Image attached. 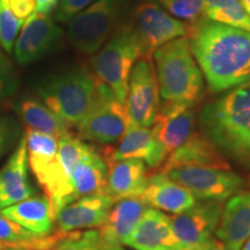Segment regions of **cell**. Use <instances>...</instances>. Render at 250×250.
Returning <instances> with one entry per match:
<instances>
[{
  "label": "cell",
  "instance_id": "cell-1",
  "mask_svg": "<svg viewBox=\"0 0 250 250\" xmlns=\"http://www.w3.org/2000/svg\"><path fill=\"white\" fill-rule=\"evenodd\" d=\"M190 49L212 93L250 81V33L205 18L191 24Z\"/></svg>",
  "mask_w": 250,
  "mask_h": 250
},
{
  "label": "cell",
  "instance_id": "cell-2",
  "mask_svg": "<svg viewBox=\"0 0 250 250\" xmlns=\"http://www.w3.org/2000/svg\"><path fill=\"white\" fill-rule=\"evenodd\" d=\"M199 125L225 158L250 168V81L205 103Z\"/></svg>",
  "mask_w": 250,
  "mask_h": 250
},
{
  "label": "cell",
  "instance_id": "cell-3",
  "mask_svg": "<svg viewBox=\"0 0 250 250\" xmlns=\"http://www.w3.org/2000/svg\"><path fill=\"white\" fill-rule=\"evenodd\" d=\"M160 104L191 108L204 93V77L188 37L166 43L153 54Z\"/></svg>",
  "mask_w": 250,
  "mask_h": 250
},
{
  "label": "cell",
  "instance_id": "cell-4",
  "mask_svg": "<svg viewBox=\"0 0 250 250\" xmlns=\"http://www.w3.org/2000/svg\"><path fill=\"white\" fill-rule=\"evenodd\" d=\"M100 80L87 67L50 78L39 88L43 103L70 126L79 125L99 99Z\"/></svg>",
  "mask_w": 250,
  "mask_h": 250
},
{
  "label": "cell",
  "instance_id": "cell-5",
  "mask_svg": "<svg viewBox=\"0 0 250 250\" xmlns=\"http://www.w3.org/2000/svg\"><path fill=\"white\" fill-rule=\"evenodd\" d=\"M134 0H96L68 22L67 37L81 54L94 55L124 23Z\"/></svg>",
  "mask_w": 250,
  "mask_h": 250
},
{
  "label": "cell",
  "instance_id": "cell-6",
  "mask_svg": "<svg viewBox=\"0 0 250 250\" xmlns=\"http://www.w3.org/2000/svg\"><path fill=\"white\" fill-rule=\"evenodd\" d=\"M143 56L131 21L124 22L90 58L94 76L105 83L118 101L126 102L129 77L134 62Z\"/></svg>",
  "mask_w": 250,
  "mask_h": 250
},
{
  "label": "cell",
  "instance_id": "cell-7",
  "mask_svg": "<svg viewBox=\"0 0 250 250\" xmlns=\"http://www.w3.org/2000/svg\"><path fill=\"white\" fill-rule=\"evenodd\" d=\"M161 171V170H160ZM201 201L224 202L242 189L243 180L230 169L205 166H177L162 170Z\"/></svg>",
  "mask_w": 250,
  "mask_h": 250
},
{
  "label": "cell",
  "instance_id": "cell-8",
  "mask_svg": "<svg viewBox=\"0 0 250 250\" xmlns=\"http://www.w3.org/2000/svg\"><path fill=\"white\" fill-rule=\"evenodd\" d=\"M129 126L126 108L118 101L109 87L100 81L99 99L94 108L78 125L83 140L99 144H112L120 140Z\"/></svg>",
  "mask_w": 250,
  "mask_h": 250
},
{
  "label": "cell",
  "instance_id": "cell-9",
  "mask_svg": "<svg viewBox=\"0 0 250 250\" xmlns=\"http://www.w3.org/2000/svg\"><path fill=\"white\" fill-rule=\"evenodd\" d=\"M131 24L144 57H152L156 49L173 40L188 37L191 31V24L171 17L154 2L139 5L134 11Z\"/></svg>",
  "mask_w": 250,
  "mask_h": 250
},
{
  "label": "cell",
  "instance_id": "cell-10",
  "mask_svg": "<svg viewBox=\"0 0 250 250\" xmlns=\"http://www.w3.org/2000/svg\"><path fill=\"white\" fill-rule=\"evenodd\" d=\"M160 105L158 80L152 57H140L129 77L125 102L129 125L149 127L154 124Z\"/></svg>",
  "mask_w": 250,
  "mask_h": 250
},
{
  "label": "cell",
  "instance_id": "cell-11",
  "mask_svg": "<svg viewBox=\"0 0 250 250\" xmlns=\"http://www.w3.org/2000/svg\"><path fill=\"white\" fill-rule=\"evenodd\" d=\"M62 29L49 15L33 13L24 21L14 43V56L20 65L43 58L56 49L62 40Z\"/></svg>",
  "mask_w": 250,
  "mask_h": 250
},
{
  "label": "cell",
  "instance_id": "cell-12",
  "mask_svg": "<svg viewBox=\"0 0 250 250\" xmlns=\"http://www.w3.org/2000/svg\"><path fill=\"white\" fill-rule=\"evenodd\" d=\"M221 202L203 201L170 217L171 229L183 246H195L212 239L223 215Z\"/></svg>",
  "mask_w": 250,
  "mask_h": 250
},
{
  "label": "cell",
  "instance_id": "cell-13",
  "mask_svg": "<svg viewBox=\"0 0 250 250\" xmlns=\"http://www.w3.org/2000/svg\"><path fill=\"white\" fill-rule=\"evenodd\" d=\"M114 202L107 193L81 197L56 213L59 232L68 233L81 228L101 227L107 220Z\"/></svg>",
  "mask_w": 250,
  "mask_h": 250
},
{
  "label": "cell",
  "instance_id": "cell-14",
  "mask_svg": "<svg viewBox=\"0 0 250 250\" xmlns=\"http://www.w3.org/2000/svg\"><path fill=\"white\" fill-rule=\"evenodd\" d=\"M34 193L28 181V152L26 136L0 169V211L29 198Z\"/></svg>",
  "mask_w": 250,
  "mask_h": 250
},
{
  "label": "cell",
  "instance_id": "cell-15",
  "mask_svg": "<svg viewBox=\"0 0 250 250\" xmlns=\"http://www.w3.org/2000/svg\"><path fill=\"white\" fill-rule=\"evenodd\" d=\"M114 204L107 220L99 230L101 242L105 247L127 246L134 228L147 208V205L142 197H129Z\"/></svg>",
  "mask_w": 250,
  "mask_h": 250
},
{
  "label": "cell",
  "instance_id": "cell-16",
  "mask_svg": "<svg viewBox=\"0 0 250 250\" xmlns=\"http://www.w3.org/2000/svg\"><path fill=\"white\" fill-rule=\"evenodd\" d=\"M105 159L108 165L125 159H138L148 167L155 168L167 159V155L155 140L152 129L129 125L116 148L109 149Z\"/></svg>",
  "mask_w": 250,
  "mask_h": 250
},
{
  "label": "cell",
  "instance_id": "cell-17",
  "mask_svg": "<svg viewBox=\"0 0 250 250\" xmlns=\"http://www.w3.org/2000/svg\"><path fill=\"white\" fill-rule=\"evenodd\" d=\"M127 246L136 250H176L184 247L171 229L169 217L152 208L144 212Z\"/></svg>",
  "mask_w": 250,
  "mask_h": 250
},
{
  "label": "cell",
  "instance_id": "cell-18",
  "mask_svg": "<svg viewBox=\"0 0 250 250\" xmlns=\"http://www.w3.org/2000/svg\"><path fill=\"white\" fill-rule=\"evenodd\" d=\"M215 234L226 250L242 249L250 237V191H239L230 197Z\"/></svg>",
  "mask_w": 250,
  "mask_h": 250
},
{
  "label": "cell",
  "instance_id": "cell-19",
  "mask_svg": "<svg viewBox=\"0 0 250 250\" xmlns=\"http://www.w3.org/2000/svg\"><path fill=\"white\" fill-rule=\"evenodd\" d=\"M140 197L152 208L173 214L182 213L196 204L195 196L189 190L161 171L147 177L145 190Z\"/></svg>",
  "mask_w": 250,
  "mask_h": 250
},
{
  "label": "cell",
  "instance_id": "cell-20",
  "mask_svg": "<svg viewBox=\"0 0 250 250\" xmlns=\"http://www.w3.org/2000/svg\"><path fill=\"white\" fill-rule=\"evenodd\" d=\"M177 166H205V167L230 169L226 158L202 132H193L179 148L165 160L162 170Z\"/></svg>",
  "mask_w": 250,
  "mask_h": 250
},
{
  "label": "cell",
  "instance_id": "cell-21",
  "mask_svg": "<svg viewBox=\"0 0 250 250\" xmlns=\"http://www.w3.org/2000/svg\"><path fill=\"white\" fill-rule=\"evenodd\" d=\"M108 166L105 192L112 202L142 196L147 182L145 162L138 159H125Z\"/></svg>",
  "mask_w": 250,
  "mask_h": 250
},
{
  "label": "cell",
  "instance_id": "cell-22",
  "mask_svg": "<svg viewBox=\"0 0 250 250\" xmlns=\"http://www.w3.org/2000/svg\"><path fill=\"white\" fill-rule=\"evenodd\" d=\"M0 213L40 237L50 235L56 220V214L48 197H29L4 208Z\"/></svg>",
  "mask_w": 250,
  "mask_h": 250
},
{
  "label": "cell",
  "instance_id": "cell-23",
  "mask_svg": "<svg viewBox=\"0 0 250 250\" xmlns=\"http://www.w3.org/2000/svg\"><path fill=\"white\" fill-rule=\"evenodd\" d=\"M152 126L155 140L168 158L195 132V109L191 107L174 114L158 115Z\"/></svg>",
  "mask_w": 250,
  "mask_h": 250
},
{
  "label": "cell",
  "instance_id": "cell-24",
  "mask_svg": "<svg viewBox=\"0 0 250 250\" xmlns=\"http://www.w3.org/2000/svg\"><path fill=\"white\" fill-rule=\"evenodd\" d=\"M108 165L93 149L78 162L71 175L73 201L81 197L107 193Z\"/></svg>",
  "mask_w": 250,
  "mask_h": 250
},
{
  "label": "cell",
  "instance_id": "cell-25",
  "mask_svg": "<svg viewBox=\"0 0 250 250\" xmlns=\"http://www.w3.org/2000/svg\"><path fill=\"white\" fill-rule=\"evenodd\" d=\"M13 109L29 130L52 134L57 138L68 132L70 125L36 99L27 96L18 100Z\"/></svg>",
  "mask_w": 250,
  "mask_h": 250
},
{
  "label": "cell",
  "instance_id": "cell-26",
  "mask_svg": "<svg viewBox=\"0 0 250 250\" xmlns=\"http://www.w3.org/2000/svg\"><path fill=\"white\" fill-rule=\"evenodd\" d=\"M26 140L28 162L36 176L57 160L58 138L49 133L28 130Z\"/></svg>",
  "mask_w": 250,
  "mask_h": 250
},
{
  "label": "cell",
  "instance_id": "cell-27",
  "mask_svg": "<svg viewBox=\"0 0 250 250\" xmlns=\"http://www.w3.org/2000/svg\"><path fill=\"white\" fill-rule=\"evenodd\" d=\"M206 18L250 33V15L240 0H204Z\"/></svg>",
  "mask_w": 250,
  "mask_h": 250
},
{
  "label": "cell",
  "instance_id": "cell-28",
  "mask_svg": "<svg viewBox=\"0 0 250 250\" xmlns=\"http://www.w3.org/2000/svg\"><path fill=\"white\" fill-rule=\"evenodd\" d=\"M92 146L87 145L83 139L73 136L70 131L58 138V160L62 169L71 179L72 171L83 156L93 151Z\"/></svg>",
  "mask_w": 250,
  "mask_h": 250
},
{
  "label": "cell",
  "instance_id": "cell-29",
  "mask_svg": "<svg viewBox=\"0 0 250 250\" xmlns=\"http://www.w3.org/2000/svg\"><path fill=\"white\" fill-rule=\"evenodd\" d=\"M160 4L171 17L186 20L189 24H195L206 18L204 0H166Z\"/></svg>",
  "mask_w": 250,
  "mask_h": 250
},
{
  "label": "cell",
  "instance_id": "cell-30",
  "mask_svg": "<svg viewBox=\"0 0 250 250\" xmlns=\"http://www.w3.org/2000/svg\"><path fill=\"white\" fill-rule=\"evenodd\" d=\"M24 21L18 19L7 7L5 1L0 0V46L5 52H12L19 31Z\"/></svg>",
  "mask_w": 250,
  "mask_h": 250
},
{
  "label": "cell",
  "instance_id": "cell-31",
  "mask_svg": "<svg viewBox=\"0 0 250 250\" xmlns=\"http://www.w3.org/2000/svg\"><path fill=\"white\" fill-rule=\"evenodd\" d=\"M52 250H102L99 230L65 233Z\"/></svg>",
  "mask_w": 250,
  "mask_h": 250
},
{
  "label": "cell",
  "instance_id": "cell-32",
  "mask_svg": "<svg viewBox=\"0 0 250 250\" xmlns=\"http://www.w3.org/2000/svg\"><path fill=\"white\" fill-rule=\"evenodd\" d=\"M21 139V124L17 118L0 116V158L11 151Z\"/></svg>",
  "mask_w": 250,
  "mask_h": 250
},
{
  "label": "cell",
  "instance_id": "cell-33",
  "mask_svg": "<svg viewBox=\"0 0 250 250\" xmlns=\"http://www.w3.org/2000/svg\"><path fill=\"white\" fill-rule=\"evenodd\" d=\"M18 88L19 80L13 65L0 49V99L11 98L18 92Z\"/></svg>",
  "mask_w": 250,
  "mask_h": 250
},
{
  "label": "cell",
  "instance_id": "cell-34",
  "mask_svg": "<svg viewBox=\"0 0 250 250\" xmlns=\"http://www.w3.org/2000/svg\"><path fill=\"white\" fill-rule=\"evenodd\" d=\"M40 237L0 213V241L27 242Z\"/></svg>",
  "mask_w": 250,
  "mask_h": 250
},
{
  "label": "cell",
  "instance_id": "cell-35",
  "mask_svg": "<svg viewBox=\"0 0 250 250\" xmlns=\"http://www.w3.org/2000/svg\"><path fill=\"white\" fill-rule=\"evenodd\" d=\"M65 235V233L58 232L54 235H46L42 237H36L27 242H7L0 241V250L17 248L24 250H52L61 241V239Z\"/></svg>",
  "mask_w": 250,
  "mask_h": 250
},
{
  "label": "cell",
  "instance_id": "cell-36",
  "mask_svg": "<svg viewBox=\"0 0 250 250\" xmlns=\"http://www.w3.org/2000/svg\"><path fill=\"white\" fill-rule=\"evenodd\" d=\"M94 1L96 0H59L55 14L56 21L62 23L70 22L79 12L93 4Z\"/></svg>",
  "mask_w": 250,
  "mask_h": 250
},
{
  "label": "cell",
  "instance_id": "cell-37",
  "mask_svg": "<svg viewBox=\"0 0 250 250\" xmlns=\"http://www.w3.org/2000/svg\"><path fill=\"white\" fill-rule=\"evenodd\" d=\"M5 4L15 17L22 21H26L36 11L35 0H5Z\"/></svg>",
  "mask_w": 250,
  "mask_h": 250
},
{
  "label": "cell",
  "instance_id": "cell-38",
  "mask_svg": "<svg viewBox=\"0 0 250 250\" xmlns=\"http://www.w3.org/2000/svg\"><path fill=\"white\" fill-rule=\"evenodd\" d=\"M176 250H226L221 241H218L217 239L212 237V239L208 240V241L198 243L195 246H184L182 248Z\"/></svg>",
  "mask_w": 250,
  "mask_h": 250
},
{
  "label": "cell",
  "instance_id": "cell-39",
  "mask_svg": "<svg viewBox=\"0 0 250 250\" xmlns=\"http://www.w3.org/2000/svg\"><path fill=\"white\" fill-rule=\"evenodd\" d=\"M37 13L46 14L51 13L59 4V0H35Z\"/></svg>",
  "mask_w": 250,
  "mask_h": 250
},
{
  "label": "cell",
  "instance_id": "cell-40",
  "mask_svg": "<svg viewBox=\"0 0 250 250\" xmlns=\"http://www.w3.org/2000/svg\"><path fill=\"white\" fill-rule=\"evenodd\" d=\"M11 103L7 101V99H0V114H1L2 111L7 110L11 107Z\"/></svg>",
  "mask_w": 250,
  "mask_h": 250
},
{
  "label": "cell",
  "instance_id": "cell-41",
  "mask_svg": "<svg viewBox=\"0 0 250 250\" xmlns=\"http://www.w3.org/2000/svg\"><path fill=\"white\" fill-rule=\"evenodd\" d=\"M242 7L245 8V11L250 15V0H240Z\"/></svg>",
  "mask_w": 250,
  "mask_h": 250
},
{
  "label": "cell",
  "instance_id": "cell-42",
  "mask_svg": "<svg viewBox=\"0 0 250 250\" xmlns=\"http://www.w3.org/2000/svg\"><path fill=\"white\" fill-rule=\"evenodd\" d=\"M102 250H124L122 247H105L102 245Z\"/></svg>",
  "mask_w": 250,
  "mask_h": 250
},
{
  "label": "cell",
  "instance_id": "cell-43",
  "mask_svg": "<svg viewBox=\"0 0 250 250\" xmlns=\"http://www.w3.org/2000/svg\"><path fill=\"white\" fill-rule=\"evenodd\" d=\"M241 250H250V237L247 240V242L245 243V245H243Z\"/></svg>",
  "mask_w": 250,
  "mask_h": 250
},
{
  "label": "cell",
  "instance_id": "cell-44",
  "mask_svg": "<svg viewBox=\"0 0 250 250\" xmlns=\"http://www.w3.org/2000/svg\"><path fill=\"white\" fill-rule=\"evenodd\" d=\"M5 250H24V249H17V248H11V249H5Z\"/></svg>",
  "mask_w": 250,
  "mask_h": 250
},
{
  "label": "cell",
  "instance_id": "cell-45",
  "mask_svg": "<svg viewBox=\"0 0 250 250\" xmlns=\"http://www.w3.org/2000/svg\"><path fill=\"white\" fill-rule=\"evenodd\" d=\"M154 1H158V2H162V1H166V0H154Z\"/></svg>",
  "mask_w": 250,
  "mask_h": 250
},
{
  "label": "cell",
  "instance_id": "cell-46",
  "mask_svg": "<svg viewBox=\"0 0 250 250\" xmlns=\"http://www.w3.org/2000/svg\"><path fill=\"white\" fill-rule=\"evenodd\" d=\"M249 186H250V180H249Z\"/></svg>",
  "mask_w": 250,
  "mask_h": 250
},
{
  "label": "cell",
  "instance_id": "cell-47",
  "mask_svg": "<svg viewBox=\"0 0 250 250\" xmlns=\"http://www.w3.org/2000/svg\"><path fill=\"white\" fill-rule=\"evenodd\" d=\"M2 1H5V0H2Z\"/></svg>",
  "mask_w": 250,
  "mask_h": 250
}]
</instances>
